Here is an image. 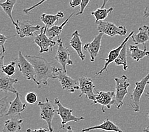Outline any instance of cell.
<instances>
[{"instance_id": "cell-1", "label": "cell", "mask_w": 149, "mask_h": 132, "mask_svg": "<svg viewBox=\"0 0 149 132\" xmlns=\"http://www.w3.org/2000/svg\"><path fill=\"white\" fill-rule=\"evenodd\" d=\"M28 61H29L33 66L35 70V78L39 83L47 86L48 80L54 77V73L55 69V66L48 62L43 57L36 55H25Z\"/></svg>"}, {"instance_id": "cell-2", "label": "cell", "mask_w": 149, "mask_h": 132, "mask_svg": "<svg viewBox=\"0 0 149 132\" xmlns=\"http://www.w3.org/2000/svg\"><path fill=\"white\" fill-rule=\"evenodd\" d=\"M115 99L116 108L119 109L124 105V99L128 94V88L130 86V80L126 75H123L120 78H115Z\"/></svg>"}, {"instance_id": "cell-3", "label": "cell", "mask_w": 149, "mask_h": 132, "mask_svg": "<svg viewBox=\"0 0 149 132\" xmlns=\"http://www.w3.org/2000/svg\"><path fill=\"white\" fill-rule=\"evenodd\" d=\"M52 79H57L63 90L70 93H74L76 90H79V82L69 76L67 72L62 68L55 67Z\"/></svg>"}, {"instance_id": "cell-4", "label": "cell", "mask_w": 149, "mask_h": 132, "mask_svg": "<svg viewBox=\"0 0 149 132\" xmlns=\"http://www.w3.org/2000/svg\"><path fill=\"white\" fill-rule=\"evenodd\" d=\"M149 81V72L140 81L135 83V87L133 89L131 95V106L134 112H138L140 110V100L145 91V88Z\"/></svg>"}, {"instance_id": "cell-5", "label": "cell", "mask_w": 149, "mask_h": 132, "mask_svg": "<svg viewBox=\"0 0 149 132\" xmlns=\"http://www.w3.org/2000/svg\"><path fill=\"white\" fill-rule=\"evenodd\" d=\"M55 103L58 107V109L56 110V112L62 119L60 129H65L66 124L72 121L77 122V121L84 120V117H76L72 115L73 110L63 106L58 98L55 99Z\"/></svg>"}, {"instance_id": "cell-6", "label": "cell", "mask_w": 149, "mask_h": 132, "mask_svg": "<svg viewBox=\"0 0 149 132\" xmlns=\"http://www.w3.org/2000/svg\"><path fill=\"white\" fill-rule=\"evenodd\" d=\"M97 24V30L99 33L107 34L110 37H113L116 36H125L127 34V29L125 26H118L115 24L110 22L109 21L103 20L95 22Z\"/></svg>"}, {"instance_id": "cell-7", "label": "cell", "mask_w": 149, "mask_h": 132, "mask_svg": "<svg viewBox=\"0 0 149 132\" xmlns=\"http://www.w3.org/2000/svg\"><path fill=\"white\" fill-rule=\"evenodd\" d=\"M38 105L40 107L41 109L40 118L47 122L49 132H54L52 121L56 112V110L54 109V106L52 101H49L48 98H46L45 102H38Z\"/></svg>"}, {"instance_id": "cell-8", "label": "cell", "mask_w": 149, "mask_h": 132, "mask_svg": "<svg viewBox=\"0 0 149 132\" xmlns=\"http://www.w3.org/2000/svg\"><path fill=\"white\" fill-rule=\"evenodd\" d=\"M18 67L20 71L22 73L23 76L26 80L29 81H33L36 83L38 88H40V84L37 81L36 78H35V70L32 64L28 61V60L25 57V55H23L21 51L19 52L18 57Z\"/></svg>"}, {"instance_id": "cell-9", "label": "cell", "mask_w": 149, "mask_h": 132, "mask_svg": "<svg viewBox=\"0 0 149 132\" xmlns=\"http://www.w3.org/2000/svg\"><path fill=\"white\" fill-rule=\"evenodd\" d=\"M47 27L43 26L41 28L40 33L34 38V43L40 47V53H48L52 51L53 48L56 45V41L49 39L47 35Z\"/></svg>"}, {"instance_id": "cell-10", "label": "cell", "mask_w": 149, "mask_h": 132, "mask_svg": "<svg viewBox=\"0 0 149 132\" xmlns=\"http://www.w3.org/2000/svg\"><path fill=\"white\" fill-rule=\"evenodd\" d=\"M57 44L58 48L55 54V59L60 64L63 71L67 72L66 67L67 66L72 65L74 62L70 59V53L69 48L65 47L63 44V40L59 37L57 40Z\"/></svg>"}, {"instance_id": "cell-11", "label": "cell", "mask_w": 149, "mask_h": 132, "mask_svg": "<svg viewBox=\"0 0 149 132\" xmlns=\"http://www.w3.org/2000/svg\"><path fill=\"white\" fill-rule=\"evenodd\" d=\"M78 82L79 85V90L81 91L79 97L81 98L82 96L85 95L88 99L93 102L97 96L94 93L95 85L93 80L90 78L81 76L79 78Z\"/></svg>"}, {"instance_id": "cell-12", "label": "cell", "mask_w": 149, "mask_h": 132, "mask_svg": "<svg viewBox=\"0 0 149 132\" xmlns=\"http://www.w3.org/2000/svg\"><path fill=\"white\" fill-rule=\"evenodd\" d=\"M115 95L114 91H99L97 93L93 104H100L102 105V111L105 113V109H110L112 105L116 103Z\"/></svg>"}, {"instance_id": "cell-13", "label": "cell", "mask_w": 149, "mask_h": 132, "mask_svg": "<svg viewBox=\"0 0 149 132\" xmlns=\"http://www.w3.org/2000/svg\"><path fill=\"white\" fill-rule=\"evenodd\" d=\"M133 34H134V31H131L130 33V34L127 36L125 40H124V41L122 42V43L120 44L118 47L112 50L109 52L107 57L104 59L105 62L104 67H103V68L100 71L96 73L95 75H96V76H98V75L102 74L103 73L105 72V71H107V67L109 66V64H111L112 62H114L115 60L119 57L120 53L121 52L124 46L127 43V42H128V41L130 40V39L132 37V36Z\"/></svg>"}, {"instance_id": "cell-14", "label": "cell", "mask_w": 149, "mask_h": 132, "mask_svg": "<svg viewBox=\"0 0 149 132\" xmlns=\"http://www.w3.org/2000/svg\"><path fill=\"white\" fill-rule=\"evenodd\" d=\"M17 27H15L17 33L21 38L33 37L36 31L41 29V27L40 25L34 26L31 21L26 20L20 22L19 20H17Z\"/></svg>"}, {"instance_id": "cell-15", "label": "cell", "mask_w": 149, "mask_h": 132, "mask_svg": "<svg viewBox=\"0 0 149 132\" xmlns=\"http://www.w3.org/2000/svg\"><path fill=\"white\" fill-rule=\"evenodd\" d=\"M104 34L99 33L98 34L95 36V37L90 43H87L83 46L84 50L89 53L90 56V61L94 62L95 59L98 55V53L101 49V43Z\"/></svg>"}, {"instance_id": "cell-16", "label": "cell", "mask_w": 149, "mask_h": 132, "mask_svg": "<svg viewBox=\"0 0 149 132\" xmlns=\"http://www.w3.org/2000/svg\"><path fill=\"white\" fill-rule=\"evenodd\" d=\"M20 95L19 93L16 94V97L13 101L10 102V108L7 112L6 116H19L21 113L26 110L27 109V105L24 103L20 98Z\"/></svg>"}, {"instance_id": "cell-17", "label": "cell", "mask_w": 149, "mask_h": 132, "mask_svg": "<svg viewBox=\"0 0 149 132\" xmlns=\"http://www.w3.org/2000/svg\"><path fill=\"white\" fill-rule=\"evenodd\" d=\"M19 80L10 77L4 73H1L0 76V90L5 93L10 92L17 94V90L14 87V85L18 83Z\"/></svg>"}, {"instance_id": "cell-18", "label": "cell", "mask_w": 149, "mask_h": 132, "mask_svg": "<svg viewBox=\"0 0 149 132\" xmlns=\"http://www.w3.org/2000/svg\"><path fill=\"white\" fill-rule=\"evenodd\" d=\"M95 130H100L109 132H123V131L118 125H116L115 123H113L112 121L109 119H105L103 121V123L99 125L84 128L81 131L82 132H88Z\"/></svg>"}, {"instance_id": "cell-19", "label": "cell", "mask_w": 149, "mask_h": 132, "mask_svg": "<svg viewBox=\"0 0 149 132\" xmlns=\"http://www.w3.org/2000/svg\"><path fill=\"white\" fill-rule=\"evenodd\" d=\"M132 40L136 45H143L144 49L147 48V42L149 40V27L147 25H143L138 29V33L133 35Z\"/></svg>"}, {"instance_id": "cell-20", "label": "cell", "mask_w": 149, "mask_h": 132, "mask_svg": "<svg viewBox=\"0 0 149 132\" xmlns=\"http://www.w3.org/2000/svg\"><path fill=\"white\" fill-rule=\"evenodd\" d=\"M69 44L70 46L76 52L79 58L82 60H84L85 59V55L83 52V43L81 41V35L77 30L75 31L72 33Z\"/></svg>"}, {"instance_id": "cell-21", "label": "cell", "mask_w": 149, "mask_h": 132, "mask_svg": "<svg viewBox=\"0 0 149 132\" xmlns=\"http://www.w3.org/2000/svg\"><path fill=\"white\" fill-rule=\"evenodd\" d=\"M23 119L17 117H12L11 119L5 121L4 126L1 132H19L22 129Z\"/></svg>"}, {"instance_id": "cell-22", "label": "cell", "mask_w": 149, "mask_h": 132, "mask_svg": "<svg viewBox=\"0 0 149 132\" xmlns=\"http://www.w3.org/2000/svg\"><path fill=\"white\" fill-rule=\"evenodd\" d=\"M64 13L62 12H58L57 13L55 14V15L42 13L40 18L42 22L45 24V26H46L47 28H49L54 26L55 24L59 19H62V18L64 17Z\"/></svg>"}, {"instance_id": "cell-23", "label": "cell", "mask_w": 149, "mask_h": 132, "mask_svg": "<svg viewBox=\"0 0 149 132\" xmlns=\"http://www.w3.org/2000/svg\"><path fill=\"white\" fill-rule=\"evenodd\" d=\"M74 14V13H72L70 14L69 17L67 18L61 25H60V26H58V25H54V26H53L52 27L47 28V35L48 36V37L52 40L56 37H59V35L62 33L63 27H64V26H66V24L68 23V22L70 19V18L72 17Z\"/></svg>"}, {"instance_id": "cell-24", "label": "cell", "mask_w": 149, "mask_h": 132, "mask_svg": "<svg viewBox=\"0 0 149 132\" xmlns=\"http://www.w3.org/2000/svg\"><path fill=\"white\" fill-rule=\"evenodd\" d=\"M130 56L133 60L139 62L145 57H149V51L147 49L141 50L137 45L130 46Z\"/></svg>"}, {"instance_id": "cell-25", "label": "cell", "mask_w": 149, "mask_h": 132, "mask_svg": "<svg viewBox=\"0 0 149 132\" xmlns=\"http://www.w3.org/2000/svg\"><path fill=\"white\" fill-rule=\"evenodd\" d=\"M17 0H6L5 2L1 3V5L2 9L7 15L9 17V18L11 20L12 24L15 26V27H17V22H15V20L13 19L12 16V12L14 8V6L15 5Z\"/></svg>"}, {"instance_id": "cell-26", "label": "cell", "mask_w": 149, "mask_h": 132, "mask_svg": "<svg viewBox=\"0 0 149 132\" xmlns=\"http://www.w3.org/2000/svg\"><path fill=\"white\" fill-rule=\"evenodd\" d=\"M113 11V7H111L108 9L107 8H97L94 12H91V15H93L95 18V22H99V21L105 20L107 19L109 14L112 13Z\"/></svg>"}, {"instance_id": "cell-27", "label": "cell", "mask_w": 149, "mask_h": 132, "mask_svg": "<svg viewBox=\"0 0 149 132\" xmlns=\"http://www.w3.org/2000/svg\"><path fill=\"white\" fill-rule=\"evenodd\" d=\"M114 63L118 66H122L125 71H127L128 69V66L127 63V44L123 47L119 57L114 61Z\"/></svg>"}, {"instance_id": "cell-28", "label": "cell", "mask_w": 149, "mask_h": 132, "mask_svg": "<svg viewBox=\"0 0 149 132\" xmlns=\"http://www.w3.org/2000/svg\"><path fill=\"white\" fill-rule=\"evenodd\" d=\"M1 67V73H4L10 77L12 76L16 73V61L13 60L7 65H3Z\"/></svg>"}, {"instance_id": "cell-29", "label": "cell", "mask_w": 149, "mask_h": 132, "mask_svg": "<svg viewBox=\"0 0 149 132\" xmlns=\"http://www.w3.org/2000/svg\"><path fill=\"white\" fill-rule=\"evenodd\" d=\"M10 102L8 101V97H5L0 101V115L1 117L6 116L10 108Z\"/></svg>"}, {"instance_id": "cell-30", "label": "cell", "mask_w": 149, "mask_h": 132, "mask_svg": "<svg viewBox=\"0 0 149 132\" xmlns=\"http://www.w3.org/2000/svg\"><path fill=\"white\" fill-rule=\"evenodd\" d=\"M25 100L29 104H34L38 101V95L36 93L30 91L26 95Z\"/></svg>"}, {"instance_id": "cell-31", "label": "cell", "mask_w": 149, "mask_h": 132, "mask_svg": "<svg viewBox=\"0 0 149 132\" xmlns=\"http://www.w3.org/2000/svg\"><path fill=\"white\" fill-rule=\"evenodd\" d=\"M11 38L12 37H6V36L3 35L2 34H0V46H1V53H2V54H5V51H6L5 44L6 43V41Z\"/></svg>"}, {"instance_id": "cell-32", "label": "cell", "mask_w": 149, "mask_h": 132, "mask_svg": "<svg viewBox=\"0 0 149 132\" xmlns=\"http://www.w3.org/2000/svg\"><path fill=\"white\" fill-rule=\"evenodd\" d=\"M47 1H48V0H41L40 2L37 3L36 4H35L34 5L32 6L31 7H29V8H24V10H23L24 13L27 14V15H28V14H29L31 13V12L33 11L34 9L36 8L37 7L41 6L42 4V3H44L45 2H46Z\"/></svg>"}, {"instance_id": "cell-33", "label": "cell", "mask_w": 149, "mask_h": 132, "mask_svg": "<svg viewBox=\"0 0 149 132\" xmlns=\"http://www.w3.org/2000/svg\"><path fill=\"white\" fill-rule=\"evenodd\" d=\"M90 1L91 0H82V2H81V4L80 6V7H81L80 10H79V12L76 14V15H82V14L84 13L85 9L86 8L88 5H89Z\"/></svg>"}, {"instance_id": "cell-34", "label": "cell", "mask_w": 149, "mask_h": 132, "mask_svg": "<svg viewBox=\"0 0 149 132\" xmlns=\"http://www.w3.org/2000/svg\"><path fill=\"white\" fill-rule=\"evenodd\" d=\"M81 2H82V0H72L70 2V6L72 8H75L76 7L81 6Z\"/></svg>"}, {"instance_id": "cell-35", "label": "cell", "mask_w": 149, "mask_h": 132, "mask_svg": "<svg viewBox=\"0 0 149 132\" xmlns=\"http://www.w3.org/2000/svg\"><path fill=\"white\" fill-rule=\"evenodd\" d=\"M27 132H48V131H49L48 128H40V129H35V130H31L30 129V128H29V129H27L26 130Z\"/></svg>"}, {"instance_id": "cell-36", "label": "cell", "mask_w": 149, "mask_h": 132, "mask_svg": "<svg viewBox=\"0 0 149 132\" xmlns=\"http://www.w3.org/2000/svg\"><path fill=\"white\" fill-rule=\"evenodd\" d=\"M143 17L145 18H148L149 17V10H148V8L147 7L144 10L143 13Z\"/></svg>"}, {"instance_id": "cell-37", "label": "cell", "mask_w": 149, "mask_h": 132, "mask_svg": "<svg viewBox=\"0 0 149 132\" xmlns=\"http://www.w3.org/2000/svg\"><path fill=\"white\" fill-rule=\"evenodd\" d=\"M102 1H103V3H102V5L101 6V8H104L105 5H107V3H108V1H109V0H102Z\"/></svg>"}, {"instance_id": "cell-38", "label": "cell", "mask_w": 149, "mask_h": 132, "mask_svg": "<svg viewBox=\"0 0 149 132\" xmlns=\"http://www.w3.org/2000/svg\"><path fill=\"white\" fill-rule=\"evenodd\" d=\"M66 132H74L72 130V127L70 126H68L67 127V131Z\"/></svg>"}, {"instance_id": "cell-39", "label": "cell", "mask_w": 149, "mask_h": 132, "mask_svg": "<svg viewBox=\"0 0 149 132\" xmlns=\"http://www.w3.org/2000/svg\"><path fill=\"white\" fill-rule=\"evenodd\" d=\"M143 132H149V126H148L147 128H145L143 130Z\"/></svg>"}, {"instance_id": "cell-40", "label": "cell", "mask_w": 149, "mask_h": 132, "mask_svg": "<svg viewBox=\"0 0 149 132\" xmlns=\"http://www.w3.org/2000/svg\"><path fill=\"white\" fill-rule=\"evenodd\" d=\"M145 96H146V97H147V98H149V93H147V94H145Z\"/></svg>"}, {"instance_id": "cell-41", "label": "cell", "mask_w": 149, "mask_h": 132, "mask_svg": "<svg viewBox=\"0 0 149 132\" xmlns=\"http://www.w3.org/2000/svg\"><path fill=\"white\" fill-rule=\"evenodd\" d=\"M147 117H148V118L149 119V111H148V114H147Z\"/></svg>"}, {"instance_id": "cell-42", "label": "cell", "mask_w": 149, "mask_h": 132, "mask_svg": "<svg viewBox=\"0 0 149 132\" xmlns=\"http://www.w3.org/2000/svg\"><path fill=\"white\" fill-rule=\"evenodd\" d=\"M148 85H149V81L148 82Z\"/></svg>"}]
</instances>
